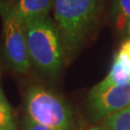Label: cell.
Returning a JSON list of instances; mask_svg holds the SVG:
<instances>
[{"mask_svg": "<svg viewBox=\"0 0 130 130\" xmlns=\"http://www.w3.org/2000/svg\"><path fill=\"white\" fill-rule=\"evenodd\" d=\"M105 0H54V18L66 51L72 53L98 23Z\"/></svg>", "mask_w": 130, "mask_h": 130, "instance_id": "1", "label": "cell"}, {"mask_svg": "<svg viewBox=\"0 0 130 130\" xmlns=\"http://www.w3.org/2000/svg\"><path fill=\"white\" fill-rule=\"evenodd\" d=\"M26 43L31 63L54 76L62 68L64 43L59 29L48 15L24 21Z\"/></svg>", "mask_w": 130, "mask_h": 130, "instance_id": "2", "label": "cell"}, {"mask_svg": "<svg viewBox=\"0 0 130 130\" xmlns=\"http://www.w3.org/2000/svg\"><path fill=\"white\" fill-rule=\"evenodd\" d=\"M27 117L55 130H70L72 113L68 104L55 93L40 86H33L26 94Z\"/></svg>", "mask_w": 130, "mask_h": 130, "instance_id": "3", "label": "cell"}, {"mask_svg": "<svg viewBox=\"0 0 130 130\" xmlns=\"http://www.w3.org/2000/svg\"><path fill=\"white\" fill-rule=\"evenodd\" d=\"M0 17L6 60L14 71L26 73L31 67V60L27 49L24 23L17 17L14 4L9 0H0Z\"/></svg>", "mask_w": 130, "mask_h": 130, "instance_id": "4", "label": "cell"}, {"mask_svg": "<svg viewBox=\"0 0 130 130\" xmlns=\"http://www.w3.org/2000/svg\"><path fill=\"white\" fill-rule=\"evenodd\" d=\"M130 106V84L113 86L101 91L91 90L89 107L95 119L107 118Z\"/></svg>", "mask_w": 130, "mask_h": 130, "instance_id": "5", "label": "cell"}, {"mask_svg": "<svg viewBox=\"0 0 130 130\" xmlns=\"http://www.w3.org/2000/svg\"><path fill=\"white\" fill-rule=\"evenodd\" d=\"M124 84H130V39L121 43L106 77L92 90L101 91L109 87Z\"/></svg>", "mask_w": 130, "mask_h": 130, "instance_id": "6", "label": "cell"}, {"mask_svg": "<svg viewBox=\"0 0 130 130\" xmlns=\"http://www.w3.org/2000/svg\"><path fill=\"white\" fill-rule=\"evenodd\" d=\"M53 6L54 0H18L14 4V11L24 23L28 19L48 15Z\"/></svg>", "mask_w": 130, "mask_h": 130, "instance_id": "7", "label": "cell"}, {"mask_svg": "<svg viewBox=\"0 0 130 130\" xmlns=\"http://www.w3.org/2000/svg\"><path fill=\"white\" fill-rule=\"evenodd\" d=\"M110 17L118 31L126 32L130 23V0H113Z\"/></svg>", "mask_w": 130, "mask_h": 130, "instance_id": "8", "label": "cell"}, {"mask_svg": "<svg viewBox=\"0 0 130 130\" xmlns=\"http://www.w3.org/2000/svg\"><path fill=\"white\" fill-rule=\"evenodd\" d=\"M105 124L108 130H130V106L107 117Z\"/></svg>", "mask_w": 130, "mask_h": 130, "instance_id": "9", "label": "cell"}, {"mask_svg": "<svg viewBox=\"0 0 130 130\" xmlns=\"http://www.w3.org/2000/svg\"><path fill=\"white\" fill-rule=\"evenodd\" d=\"M0 127L15 130L13 111L3 93L1 84H0Z\"/></svg>", "mask_w": 130, "mask_h": 130, "instance_id": "10", "label": "cell"}, {"mask_svg": "<svg viewBox=\"0 0 130 130\" xmlns=\"http://www.w3.org/2000/svg\"><path fill=\"white\" fill-rule=\"evenodd\" d=\"M23 126L24 130H55L49 126L43 125V124H41L39 122H36L27 116L25 117L23 120Z\"/></svg>", "mask_w": 130, "mask_h": 130, "instance_id": "11", "label": "cell"}, {"mask_svg": "<svg viewBox=\"0 0 130 130\" xmlns=\"http://www.w3.org/2000/svg\"><path fill=\"white\" fill-rule=\"evenodd\" d=\"M87 130H106V129H103V128H100V127H91Z\"/></svg>", "mask_w": 130, "mask_h": 130, "instance_id": "12", "label": "cell"}, {"mask_svg": "<svg viewBox=\"0 0 130 130\" xmlns=\"http://www.w3.org/2000/svg\"><path fill=\"white\" fill-rule=\"evenodd\" d=\"M126 33H127V35H128V39H130V23L128 24V26H127V29H126Z\"/></svg>", "mask_w": 130, "mask_h": 130, "instance_id": "13", "label": "cell"}, {"mask_svg": "<svg viewBox=\"0 0 130 130\" xmlns=\"http://www.w3.org/2000/svg\"><path fill=\"white\" fill-rule=\"evenodd\" d=\"M0 130H11V129H6V128H2V127H0Z\"/></svg>", "mask_w": 130, "mask_h": 130, "instance_id": "14", "label": "cell"}]
</instances>
